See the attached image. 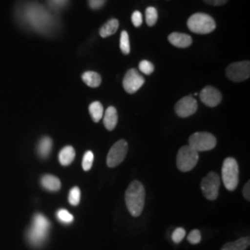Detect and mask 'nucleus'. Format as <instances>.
<instances>
[{"label": "nucleus", "instance_id": "nucleus-7", "mask_svg": "<svg viewBox=\"0 0 250 250\" xmlns=\"http://www.w3.org/2000/svg\"><path fill=\"white\" fill-rule=\"evenodd\" d=\"M217 145V139L214 135L207 132H198L189 137V143L196 151H209L212 150Z\"/></svg>", "mask_w": 250, "mask_h": 250}, {"label": "nucleus", "instance_id": "nucleus-27", "mask_svg": "<svg viewBox=\"0 0 250 250\" xmlns=\"http://www.w3.org/2000/svg\"><path fill=\"white\" fill-rule=\"evenodd\" d=\"M57 217L63 224H71L73 222V216L64 208H61L58 210Z\"/></svg>", "mask_w": 250, "mask_h": 250}, {"label": "nucleus", "instance_id": "nucleus-23", "mask_svg": "<svg viewBox=\"0 0 250 250\" xmlns=\"http://www.w3.org/2000/svg\"><path fill=\"white\" fill-rule=\"evenodd\" d=\"M158 21V11L154 7L146 9V21L148 26H154Z\"/></svg>", "mask_w": 250, "mask_h": 250}, {"label": "nucleus", "instance_id": "nucleus-8", "mask_svg": "<svg viewBox=\"0 0 250 250\" xmlns=\"http://www.w3.org/2000/svg\"><path fill=\"white\" fill-rule=\"evenodd\" d=\"M221 186V178L218 173L209 171L207 176L202 179L201 190L204 197L208 200H215L219 196V188Z\"/></svg>", "mask_w": 250, "mask_h": 250}, {"label": "nucleus", "instance_id": "nucleus-4", "mask_svg": "<svg viewBox=\"0 0 250 250\" xmlns=\"http://www.w3.org/2000/svg\"><path fill=\"white\" fill-rule=\"evenodd\" d=\"M188 29L198 35H207L216 28L214 19L206 13H195L188 21Z\"/></svg>", "mask_w": 250, "mask_h": 250}, {"label": "nucleus", "instance_id": "nucleus-6", "mask_svg": "<svg viewBox=\"0 0 250 250\" xmlns=\"http://www.w3.org/2000/svg\"><path fill=\"white\" fill-rule=\"evenodd\" d=\"M199 159L198 152L193 149L190 146H184L179 149L176 164L180 171L188 172L193 170Z\"/></svg>", "mask_w": 250, "mask_h": 250}, {"label": "nucleus", "instance_id": "nucleus-3", "mask_svg": "<svg viewBox=\"0 0 250 250\" xmlns=\"http://www.w3.org/2000/svg\"><path fill=\"white\" fill-rule=\"evenodd\" d=\"M50 227L49 221L44 215L36 214L33 219V224L28 232V238L35 246H39L45 241Z\"/></svg>", "mask_w": 250, "mask_h": 250}, {"label": "nucleus", "instance_id": "nucleus-35", "mask_svg": "<svg viewBox=\"0 0 250 250\" xmlns=\"http://www.w3.org/2000/svg\"><path fill=\"white\" fill-rule=\"evenodd\" d=\"M207 4L211 6H223L228 0H204Z\"/></svg>", "mask_w": 250, "mask_h": 250}, {"label": "nucleus", "instance_id": "nucleus-30", "mask_svg": "<svg viewBox=\"0 0 250 250\" xmlns=\"http://www.w3.org/2000/svg\"><path fill=\"white\" fill-rule=\"evenodd\" d=\"M188 240L190 244L192 245H197L199 242L201 241V233L199 230H193L188 234Z\"/></svg>", "mask_w": 250, "mask_h": 250}, {"label": "nucleus", "instance_id": "nucleus-1", "mask_svg": "<svg viewBox=\"0 0 250 250\" xmlns=\"http://www.w3.org/2000/svg\"><path fill=\"white\" fill-rule=\"evenodd\" d=\"M22 18L33 30L41 34H46L53 29V15L38 3H30L22 11Z\"/></svg>", "mask_w": 250, "mask_h": 250}, {"label": "nucleus", "instance_id": "nucleus-13", "mask_svg": "<svg viewBox=\"0 0 250 250\" xmlns=\"http://www.w3.org/2000/svg\"><path fill=\"white\" fill-rule=\"evenodd\" d=\"M200 100L205 104L206 106L214 107L218 106L222 102V94L218 89L213 86H206L201 90L199 94Z\"/></svg>", "mask_w": 250, "mask_h": 250}, {"label": "nucleus", "instance_id": "nucleus-22", "mask_svg": "<svg viewBox=\"0 0 250 250\" xmlns=\"http://www.w3.org/2000/svg\"><path fill=\"white\" fill-rule=\"evenodd\" d=\"M89 113L95 123H99L104 115V107L99 101L91 103L89 106Z\"/></svg>", "mask_w": 250, "mask_h": 250}, {"label": "nucleus", "instance_id": "nucleus-29", "mask_svg": "<svg viewBox=\"0 0 250 250\" xmlns=\"http://www.w3.org/2000/svg\"><path fill=\"white\" fill-rule=\"evenodd\" d=\"M186 230L184 229V228H181V227H179L177 229H175L173 232H172V234H171V239H172V241L174 242L175 244H179V243H181V242L183 241V239L185 238V236H186Z\"/></svg>", "mask_w": 250, "mask_h": 250}, {"label": "nucleus", "instance_id": "nucleus-5", "mask_svg": "<svg viewBox=\"0 0 250 250\" xmlns=\"http://www.w3.org/2000/svg\"><path fill=\"white\" fill-rule=\"evenodd\" d=\"M222 176L224 187L229 191H233L239 183V167L233 158H227L224 161Z\"/></svg>", "mask_w": 250, "mask_h": 250}, {"label": "nucleus", "instance_id": "nucleus-25", "mask_svg": "<svg viewBox=\"0 0 250 250\" xmlns=\"http://www.w3.org/2000/svg\"><path fill=\"white\" fill-rule=\"evenodd\" d=\"M81 191L80 188L74 187L71 189L69 193V202L72 206H77L80 203Z\"/></svg>", "mask_w": 250, "mask_h": 250}, {"label": "nucleus", "instance_id": "nucleus-16", "mask_svg": "<svg viewBox=\"0 0 250 250\" xmlns=\"http://www.w3.org/2000/svg\"><path fill=\"white\" fill-rule=\"evenodd\" d=\"M41 184L43 188L51 192L59 191L62 187V183L60 179L50 174H46L45 176H43L41 179Z\"/></svg>", "mask_w": 250, "mask_h": 250}, {"label": "nucleus", "instance_id": "nucleus-18", "mask_svg": "<svg viewBox=\"0 0 250 250\" xmlns=\"http://www.w3.org/2000/svg\"><path fill=\"white\" fill-rule=\"evenodd\" d=\"M75 150L71 146L63 147L59 154V161L63 166H68L74 161Z\"/></svg>", "mask_w": 250, "mask_h": 250}, {"label": "nucleus", "instance_id": "nucleus-2", "mask_svg": "<svg viewBox=\"0 0 250 250\" xmlns=\"http://www.w3.org/2000/svg\"><path fill=\"white\" fill-rule=\"evenodd\" d=\"M146 190L139 181H133L125 192V203L133 217H139L143 212Z\"/></svg>", "mask_w": 250, "mask_h": 250}, {"label": "nucleus", "instance_id": "nucleus-19", "mask_svg": "<svg viewBox=\"0 0 250 250\" xmlns=\"http://www.w3.org/2000/svg\"><path fill=\"white\" fill-rule=\"evenodd\" d=\"M119 28V21L116 19H111L101 27L99 31V35L103 38L114 35Z\"/></svg>", "mask_w": 250, "mask_h": 250}, {"label": "nucleus", "instance_id": "nucleus-34", "mask_svg": "<svg viewBox=\"0 0 250 250\" xmlns=\"http://www.w3.org/2000/svg\"><path fill=\"white\" fill-rule=\"evenodd\" d=\"M243 196L247 199L250 200V182L248 181V183L245 185V187L243 188Z\"/></svg>", "mask_w": 250, "mask_h": 250}, {"label": "nucleus", "instance_id": "nucleus-11", "mask_svg": "<svg viewBox=\"0 0 250 250\" xmlns=\"http://www.w3.org/2000/svg\"><path fill=\"white\" fill-rule=\"evenodd\" d=\"M145 83L143 76L135 69H130L126 72L123 81V85L128 94H134L140 89Z\"/></svg>", "mask_w": 250, "mask_h": 250}, {"label": "nucleus", "instance_id": "nucleus-24", "mask_svg": "<svg viewBox=\"0 0 250 250\" xmlns=\"http://www.w3.org/2000/svg\"><path fill=\"white\" fill-rule=\"evenodd\" d=\"M120 48L123 53L128 55L130 53V41H129V35L126 31H123L120 39Z\"/></svg>", "mask_w": 250, "mask_h": 250}, {"label": "nucleus", "instance_id": "nucleus-17", "mask_svg": "<svg viewBox=\"0 0 250 250\" xmlns=\"http://www.w3.org/2000/svg\"><path fill=\"white\" fill-rule=\"evenodd\" d=\"M250 237H241L236 241L224 244L221 250H246L250 247Z\"/></svg>", "mask_w": 250, "mask_h": 250}, {"label": "nucleus", "instance_id": "nucleus-32", "mask_svg": "<svg viewBox=\"0 0 250 250\" xmlns=\"http://www.w3.org/2000/svg\"><path fill=\"white\" fill-rule=\"evenodd\" d=\"M132 21L135 27H140L142 24V14L139 11H134L132 15Z\"/></svg>", "mask_w": 250, "mask_h": 250}, {"label": "nucleus", "instance_id": "nucleus-31", "mask_svg": "<svg viewBox=\"0 0 250 250\" xmlns=\"http://www.w3.org/2000/svg\"><path fill=\"white\" fill-rule=\"evenodd\" d=\"M47 1L49 6L56 10H60L65 8L69 3V0H47Z\"/></svg>", "mask_w": 250, "mask_h": 250}, {"label": "nucleus", "instance_id": "nucleus-20", "mask_svg": "<svg viewBox=\"0 0 250 250\" xmlns=\"http://www.w3.org/2000/svg\"><path fill=\"white\" fill-rule=\"evenodd\" d=\"M52 146H53V142H52L50 137H48V136L43 137L40 140V142L38 144V146H37L38 154L42 158H47L49 156L50 152H51Z\"/></svg>", "mask_w": 250, "mask_h": 250}, {"label": "nucleus", "instance_id": "nucleus-28", "mask_svg": "<svg viewBox=\"0 0 250 250\" xmlns=\"http://www.w3.org/2000/svg\"><path fill=\"white\" fill-rule=\"evenodd\" d=\"M139 70L140 72H143L146 75H149L152 72H154L155 67L153 65V63L148 62V61H142L139 63Z\"/></svg>", "mask_w": 250, "mask_h": 250}, {"label": "nucleus", "instance_id": "nucleus-14", "mask_svg": "<svg viewBox=\"0 0 250 250\" xmlns=\"http://www.w3.org/2000/svg\"><path fill=\"white\" fill-rule=\"evenodd\" d=\"M103 123L107 131H113L118 124V112L114 107H107L103 115Z\"/></svg>", "mask_w": 250, "mask_h": 250}, {"label": "nucleus", "instance_id": "nucleus-33", "mask_svg": "<svg viewBox=\"0 0 250 250\" xmlns=\"http://www.w3.org/2000/svg\"><path fill=\"white\" fill-rule=\"evenodd\" d=\"M106 0H88L89 7L92 9H99L102 8Z\"/></svg>", "mask_w": 250, "mask_h": 250}, {"label": "nucleus", "instance_id": "nucleus-21", "mask_svg": "<svg viewBox=\"0 0 250 250\" xmlns=\"http://www.w3.org/2000/svg\"><path fill=\"white\" fill-rule=\"evenodd\" d=\"M82 79L89 87H92V88L99 87L101 83V76L98 72H83L82 75Z\"/></svg>", "mask_w": 250, "mask_h": 250}, {"label": "nucleus", "instance_id": "nucleus-26", "mask_svg": "<svg viewBox=\"0 0 250 250\" xmlns=\"http://www.w3.org/2000/svg\"><path fill=\"white\" fill-rule=\"evenodd\" d=\"M93 161H94L93 152L90 151V150L85 152L83 155V162H82V166H83V170L88 171L92 168Z\"/></svg>", "mask_w": 250, "mask_h": 250}, {"label": "nucleus", "instance_id": "nucleus-12", "mask_svg": "<svg viewBox=\"0 0 250 250\" xmlns=\"http://www.w3.org/2000/svg\"><path fill=\"white\" fill-rule=\"evenodd\" d=\"M197 102L192 96L180 99L175 105V112L180 118H188L196 113Z\"/></svg>", "mask_w": 250, "mask_h": 250}, {"label": "nucleus", "instance_id": "nucleus-9", "mask_svg": "<svg viewBox=\"0 0 250 250\" xmlns=\"http://www.w3.org/2000/svg\"><path fill=\"white\" fill-rule=\"evenodd\" d=\"M128 153V143L121 139L114 144L107 153V165L109 168H114L125 161Z\"/></svg>", "mask_w": 250, "mask_h": 250}, {"label": "nucleus", "instance_id": "nucleus-15", "mask_svg": "<svg viewBox=\"0 0 250 250\" xmlns=\"http://www.w3.org/2000/svg\"><path fill=\"white\" fill-rule=\"evenodd\" d=\"M168 39L171 45L181 48L188 47L192 44L191 36L182 33H172L169 36Z\"/></svg>", "mask_w": 250, "mask_h": 250}, {"label": "nucleus", "instance_id": "nucleus-10", "mask_svg": "<svg viewBox=\"0 0 250 250\" xmlns=\"http://www.w3.org/2000/svg\"><path fill=\"white\" fill-rule=\"evenodd\" d=\"M227 77L235 83L249 79L250 76V62H240L230 64L226 69Z\"/></svg>", "mask_w": 250, "mask_h": 250}]
</instances>
